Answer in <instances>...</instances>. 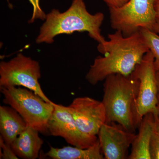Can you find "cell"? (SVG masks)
Instances as JSON below:
<instances>
[{"mask_svg": "<svg viewBox=\"0 0 159 159\" xmlns=\"http://www.w3.org/2000/svg\"><path fill=\"white\" fill-rule=\"evenodd\" d=\"M155 9L156 13L157 20H159V0H157L155 4Z\"/></svg>", "mask_w": 159, "mask_h": 159, "instance_id": "obj_21", "label": "cell"}, {"mask_svg": "<svg viewBox=\"0 0 159 159\" xmlns=\"http://www.w3.org/2000/svg\"><path fill=\"white\" fill-rule=\"evenodd\" d=\"M157 0H129L122 7L109 9L111 28L125 37L141 29L152 31L157 22Z\"/></svg>", "mask_w": 159, "mask_h": 159, "instance_id": "obj_5", "label": "cell"}, {"mask_svg": "<svg viewBox=\"0 0 159 159\" xmlns=\"http://www.w3.org/2000/svg\"><path fill=\"white\" fill-rule=\"evenodd\" d=\"M97 135L105 159H127L129 148L136 136L135 133L115 122L105 123Z\"/></svg>", "mask_w": 159, "mask_h": 159, "instance_id": "obj_10", "label": "cell"}, {"mask_svg": "<svg viewBox=\"0 0 159 159\" xmlns=\"http://www.w3.org/2000/svg\"><path fill=\"white\" fill-rule=\"evenodd\" d=\"M104 19L102 12L90 13L84 0H73L66 11L61 12L53 9L47 15L36 38V43L51 44L57 35L75 32H87L99 44L103 43L106 40L101 34L100 27Z\"/></svg>", "mask_w": 159, "mask_h": 159, "instance_id": "obj_2", "label": "cell"}, {"mask_svg": "<svg viewBox=\"0 0 159 159\" xmlns=\"http://www.w3.org/2000/svg\"><path fill=\"white\" fill-rule=\"evenodd\" d=\"M7 1H8V2H9V0H7Z\"/></svg>", "mask_w": 159, "mask_h": 159, "instance_id": "obj_25", "label": "cell"}, {"mask_svg": "<svg viewBox=\"0 0 159 159\" xmlns=\"http://www.w3.org/2000/svg\"><path fill=\"white\" fill-rule=\"evenodd\" d=\"M139 81L133 73L113 74L103 84L102 102L106 112V123L115 122L134 133L140 124L137 118V100Z\"/></svg>", "mask_w": 159, "mask_h": 159, "instance_id": "obj_3", "label": "cell"}, {"mask_svg": "<svg viewBox=\"0 0 159 159\" xmlns=\"http://www.w3.org/2000/svg\"><path fill=\"white\" fill-rule=\"evenodd\" d=\"M108 37V41L97 47L104 56L95 58L86 76L92 85H96L113 74L130 75L149 51L139 31L127 37L116 31Z\"/></svg>", "mask_w": 159, "mask_h": 159, "instance_id": "obj_1", "label": "cell"}, {"mask_svg": "<svg viewBox=\"0 0 159 159\" xmlns=\"http://www.w3.org/2000/svg\"><path fill=\"white\" fill-rule=\"evenodd\" d=\"M141 32L145 42L154 58V66L156 71L159 70V35L154 31L147 29H141Z\"/></svg>", "mask_w": 159, "mask_h": 159, "instance_id": "obj_15", "label": "cell"}, {"mask_svg": "<svg viewBox=\"0 0 159 159\" xmlns=\"http://www.w3.org/2000/svg\"><path fill=\"white\" fill-rule=\"evenodd\" d=\"M156 80L157 85L158 91V93L159 94V70L156 72Z\"/></svg>", "mask_w": 159, "mask_h": 159, "instance_id": "obj_23", "label": "cell"}, {"mask_svg": "<svg viewBox=\"0 0 159 159\" xmlns=\"http://www.w3.org/2000/svg\"><path fill=\"white\" fill-rule=\"evenodd\" d=\"M154 61L153 54L149 51L144 55L141 62L136 66L133 72L139 81L136 111L137 118L140 124L146 114H157L158 91Z\"/></svg>", "mask_w": 159, "mask_h": 159, "instance_id": "obj_7", "label": "cell"}, {"mask_svg": "<svg viewBox=\"0 0 159 159\" xmlns=\"http://www.w3.org/2000/svg\"><path fill=\"white\" fill-rule=\"evenodd\" d=\"M24 119L10 106H0V134L6 143H11L27 126Z\"/></svg>", "mask_w": 159, "mask_h": 159, "instance_id": "obj_13", "label": "cell"}, {"mask_svg": "<svg viewBox=\"0 0 159 159\" xmlns=\"http://www.w3.org/2000/svg\"><path fill=\"white\" fill-rule=\"evenodd\" d=\"M152 31H154L157 34H159V20H157V22L154 26Z\"/></svg>", "mask_w": 159, "mask_h": 159, "instance_id": "obj_22", "label": "cell"}, {"mask_svg": "<svg viewBox=\"0 0 159 159\" xmlns=\"http://www.w3.org/2000/svg\"><path fill=\"white\" fill-rule=\"evenodd\" d=\"M68 107L78 128L89 135L97 136L106 123V112L102 101L88 97H77Z\"/></svg>", "mask_w": 159, "mask_h": 159, "instance_id": "obj_9", "label": "cell"}, {"mask_svg": "<svg viewBox=\"0 0 159 159\" xmlns=\"http://www.w3.org/2000/svg\"><path fill=\"white\" fill-rule=\"evenodd\" d=\"M54 106L48 123L50 134L61 137L69 144L80 148H88L97 142L98 137L89 135L79 129L68 106L54 102Z\"/></svg>", "mask_w": 159, "mask_h": 159, "instance_id": "obj_8", "label": "cell"}, {"mask_svg": "<svg viewBox=\"0 0 159 159\" xmlns=\"http://www.w3.org/2000/svg\"><path fill=\"white\" fill-rule=\"evenodd\" d=\"M33 7V13L31 19L29 20V23L34 22L37 19L44 20H45L47 15L45 14L39 5V0H29Z\"/></svg>", "mask_w": 159, "mask_h": 159, "instance_id": "obj_17", "label": "cell"}, {"mask_svg": "<svg viewBox=\"0 0 159 159\" xmlns=\"http://www.w3.org/2000/svg\"><path fill=\"white\" fill-rule=\"evenodd\" d=\"M45 155L53 159H104L99 140L93 146L86 148L74 146H65L62 148L51 147Z\"/></svg>", "mask_w": 159, "mask_h": 159, "instance_id": "obj_14", "label": "cell"}, {"mask_svg": "<svg viewBox=\"0 0 159 159\" xmlns=\"http://www.w3.org/2000/svg\"><path fill=\"white\" fill-rule=\"evenodd\" d=\"M3 102L14 108L27 125L39 133L49 134L48 123L54 109V102H48L25 88H0Z\"/></svg>", "mask_w": 159, "mask_h": 159, "instance_id": "obj_4", "label": "cell"}, {"mask_svg": "<svg viewBox=\"0 0 159 159\" xmlns=\"http://www.w3.org/2000/svg\"><path fill=\"white\" fill-rule=\"evenodd\" d=\"M139 127V133L132 142L130 154L127 159H151L149 145L155 128L153 114L145 115Z\"/></svg>", "mask_w": 159, "mask_h": 159, "instance_id": "obj_11", "label": "cell"}, {"mask_svg": "<svg viewBox=\"0 0 159 159\" xmlns=\"http://www.w3.org/2000/svg\"><path fill=\"white\" fill-rule=\"evenodd\" d=\"M39 132L27 125L26 128L11 143V146L18 157L35 159L39 157L43 143Z\"/></svg>", "mask_w": 159, "mask_h": 159, "instance_id": "obj_12", "label": "cell"}, {"mask_svg": "<svg viewBox=\"0 0 159 159\" xmlns=\"http://www.w3.org/2000/svg\"><path fill=\"white\" fill-rule=\"evenodd\" d=\"M41 76L39 63L20 53L8 61L0 63V88L23 87L34 92L46 101V96L39 80Z\"/></svg>", "mask_w": 159, "mask_h": 159, "instance_id": "obj_6", "label": "cell"}, {"mask_svg": "<svg viewBox=\"0 0 159 159\" xmlns=\"http://www.w3.org/2000/svg\"><path fill=\"white\" fill-rule=\"evenodd\" d=\"M129 0H103L109 7L111 8H118L122 7L128 2Z\"/></svg>", "mask_w": 159, "mask_h": 159, "instance_id": "obj_19", "label": "cell"}, {"mask_svg": "<svg viewBox=\"0 0 159 159\" xmlns=\"http://www.w3.org/2000/svg\"><path fill=\"white\" fill-rule=\"evenodd\" d=\"M155 120V129L159 134V116L157 114L154 115Z\"/></svg>", "mask_w": 159, "mask_h": 159, "instance_id": "obj_20", "label": "cell"}, {"mask_svg": "<svg viewBox=\"0 0 159 159\" xmlns=\"http://www.w3.org/2000/svg\"><path fill=\"white\" fill-rule=\"evenodd\" d=\"M149 154L151 159H159V134L155 128L151 139Z\"/></svg>", "mask_w": 159, "mask_h": 159, "instance_id": "obj_18", "label": "cell"}, {"mask_svg": "<svg viewBox=\"0 0 159 159\" xmlns=\"http://www.w3.org/2000/svg\"><path fill=\"white\" fill-rule=\"evenodd\" d=\"M0 158L3 159H17L16 156L11 148V145L6 143L0 136Z\"/></svg>", "mask_w": 159, "mask_h": 159, "instance_id": "obj_16", "label": "cell"}, {"mask_svg": "<svg viewBox=\"0 0 159 159\" xmlns=\"http://www.w3.org/2000/svg\"><path fill=\"white\" fill-rule=\"evenodd\" d=\"M157 115L159 116V94L158 95V103L157 105Z\"/></svg>", "mask_w": 159, "mask_h": 159, "instance_id": "obj_24", "label": "cell"}]
</instances>
